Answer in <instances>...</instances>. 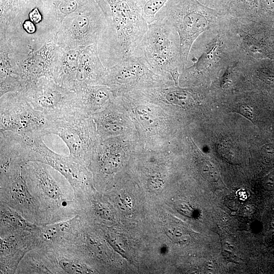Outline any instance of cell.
I'll return each mask as SVG.
<instances>
[{
	"instance_id": "6da1fadb",
	"label": "cell",
	"mask_w": 274,
	"mask_h": 274,
	"mask_svg": "<svg viewBox=\"0 0 274 274\" xmlns=\"http://www.w3.org/2000/svg\"><path fill=\"white\" fill-rule=\"evenodd\" d=\"M111 19L97 43L98 52L108 68L134 54L148 27L133 0H106Z\"/></svg>"
},
{
	"instance_id": "7a4b0ae2",
	"label": "cell",
	"mask_w": 274,
	"mask_h": 274,
	"mask_svg": "<svg viewBox=\"0 0 274 274\" xmlns=\"http://www.w3.org/2000/svg\"><path fill=\"white\" fill-rule=\"evenodd\" d=\"M225 16L197 0H168L156 15V20L172 25L180 38V66L186 67L191 47L203 32L212 29Z\"/></svg>"
},
{
	"instance_id": "3957f363",
	"label": "cell",
	"mask_w": 274,
	"mask_h": 274,
	"mask_svg": "<svg viewBox=\"0 0 274 274\" xmlns=\"http://www.w3.org/2000/svg\"><path fill=\"white\" fill-rule=\"evenodd\" d=\"M142 56L156 73L170 74L180 66V38L176 29L164 21L148 24L135 53Z\"/></svg>"
},
{
	"instance_id": "277c9868",
	"label": "cell",
	"mask_w": 274,
	"mask_h": 274,
	"mask_svg": "<svg viewBox=\"0 0 274 274\" xmlns=\"http://www.w3.org/2000/svg\"><path fill=\"white\" fill-rule=\"evenodd\" d=\"M107 25L104 12L94 1L84 10L64 18L55 36L56 45L65 50L84 49L98 43Z\"/></svg>"
},
{
	"instance_id": "5b68a950",
	"label": "cell",
	"mask_w": 274,
	"mask_h": 274,
	"mask_svg": "<svg viewBox=\"0 0 274 274\" xmlns=\"http://www.w3.org/2000/svg\"><path fill=\"white\" fill-rule=\"evenodd\" d=\"M50 120L35 109L22 92H9L1 97L0 131L19 134L39 132L48 135Z\"/></svg>"
},
{
	"instance_id": "8992f818",
	"label": "cell",
	"mask_w": 274,
	"mask_h": 274,
	"mask_svg": "<svg viewBox=\"0 0 274 274\" xmlns=\"http://www.w3.org/2000/svg\"><path fill=\"white\" fill-rule=\"evenodd\" d=\"M20 136L25 145L27 162L38 161L51 166L67 179L76 194H80L88 184L84 165L70 155H60L52 151L44 143V135L33 132Z\"/></svg>"
},
{
	"instance_id": "52a82bcc",
	"label": "cell",
	"mask_w": 274,
	"mask_h": 274,
	"mask_svg": "<svg viewBox=\"0 0 274 274\" xmlns=\"http://www.w3.org/2000/svg\"><path fill=\"white\" fill-rule=\"evenodd\" d=\"M24 93L33 108L50 120L82 111L76 92L57 84L52 78L42 77Z\"/></svg>"
},
{
	"instance_id": "ba28073f",
	"label": "cell",
	"mask_w": 274,
	"mask_h": 274,
	"mask_svg": "<svg viewBox=\"0 0 274 274\" xmlns=\"http://www.w3.org/2000/svg\"><path fill=\"white\" fill-rule=\"evenodd\" d=\"M88 115L80 110L62 119L50 120L48 134L59 136L65 143L70 155L83 165L87 164L93 150L95 135Z\"/></svg>"
},
{
	"instance_id": "9c48e42d",
	"label": "cell",
	"mask_w": 274,
	"mask_h": 274,
	"mask_svg": "<svg viewBox=\"0 0 274 274\" xmlns=\"http://www.w3.org/2000/svg\"><path fill=\"white\" fill-rule=\"evenodd\" d=\"M154 73L143 56L131 55L107 68L102 85L109 86L113 92L122 87L153 80Z\"/></svg>"
},
{
	"instance_id": "30bf717a",
	"label": "cell",
	"mask_w": 274,
	"mask_h": 274,
	"mask_svg": "<svg viewBox=\"0 0 274 274\" xmlns=\"http://www.w3.org/2000/svg\"><path fill=\"white\" fill-rule=\"evenodd\" d=\"M47 165L38 161H29L24 164L27 184L37 190L49 206L67 207L71 201L65 198L60 184Z\"/></svg>"
},
{
	"instance_id": "8fae6325",
	"label": "cell",
	"mask_w": 274,
	"mask_h": 274,
	"mask_svg": "<svg viewBox=\"0 0 274 274\" xmlns=\"http://www.w3.org/2000/svg\"><path fill=\"white\" fill-rule=\"evenodd\" d=\"M83 49L65 50L57 46L52 63V78L57 84L75 91L79 59Z\"/></svg>"
},
{
	"instance_id": "7c38bea8",
	"label": "cell",
	"mask_w": 274,
	"mask_h": 274,
	"mask_svg": "<svg viewBox=\"0 0 274 274\" xmlns=\"http://www.w3.org/2000/svg\"><path fill=\"white\" fill-rule=\"evenodd\" d=\"M107 69L100 59L97 43L88 46L83 49L79 57L76 83L102 85Z\"/></svg>"
},
{
	"instance_id": "4fadbf2b",
	"label": "cell",
	"mask_w": 274,
	"mask_h": 274,
	"mask_svg": "<svg viewBox=\"0 0 274 274\" xmlns=\"http://www.w3.org/2000/svg\"><path fill=\"white\" fill-rule=\"evenodd\" d=\"M94 1L40 0L45 15L57 31L66 17L84 10Z\"/></svg>"
},
{
	"instance_id": "5bb4252c",
	"label": "cell",
	"mask_w": 274,
	"mask_h": 274,
	"mask_svg": "<svg viewBox=\"0 0 274 274\" xmlns=\"http://www.w3.org/2000/svg\"><path fill=\"white\" fill-rule=\"evenodd\" d=\"M75 92L82 110L87 115L110 101L113 91L107 85H89L76 83Z\"/></svg>"
},
{
	"instance_id": "9a60e30c",
	"label": "cell",
	"mask_w": 274,
	"mask_h": 274,
	"mask_svg": "<svg viewBox=\"0 0 274 274\" xmlns=\"http://www.w3.org/2000/svg\"><path fill=\"white\" fill-rule=\"evenodd\" d=\"M213 8L228 17L259 20L258 0H215Z\"/></svg>"
},
{
	"instance_id": "2e32d148",
	"label": "cell",
	"mask_w": 274,
	"mask_h": 274,
	"mask_svg": "<svg viewBox=\"0 0 274 274\" xmlns=\"http://www.w3.org/2000/svg\"><path fill=\"white\" fill-rule=\"evenodd\" d=\"M1 227L5 226L11 230L19 231L35 232L37 227L30 224L18 212L3 203L1 205Z\"/></svg>"
},
{
	"instance_id": "e0dca14e",
	"label": "cell",
	"mask_w": 274,
	"mask_h": 274,
	"mask_svg": "<svg viewBox=\"0 0 274 274\" xmlns=\"http://www.w3.org/2000/svg\"><path fill=\"white\" fill-rule=\"evenodd\" d=\"M74 219L57 223L37 227L36 232L40 239L47 244H52L69 235L74 223Z\"/></svg>"
},
{
	"instance_id": "ac0fdd59",
	"label": "cell",
	"mask_w": 274,
	"mask_h": 274,
	"mask_svg": "<svg viewBox=\"0 0 274 274\" xmlns=\"http://www.w3.org/2000/svg\"><path fill=\"white\" fill-rule=\"evenodd\" d=\"M168 0H133L149 24L156 21V15Z\"/></svg>"
},
{
	"instance_id": "d6986e66",
	"label": "cell",
	"mask_w": 274,
	"mask_h": 274,
	"mask_svg": "<svg viewBox=\"0 0 274 274\" xmlns=\"http://www.w3.org/2000/svg\"><path fill=\"white\" fill-rule=\"evenodd\" d=\"M60 268L68 273H91L94 271L86 264L79 260L60 257L57 258Z\"/></svg>"
},
{
	"instance_id": "ffe728a7",
	"label": "cell",
	"mask_w": 274,
	"mask_h": 274,
	"mask_svg": "<svg viewBox=\"0 0 274 274\" xmlns=\"http://www.w3.org/2000/svg\"><path fill=\"white\" fill-rule=\"evenodd\" d=\"M165 233L173 241L177 243H184L187 241L185 231L180 226L169 224L164 227Z\"/></svg>"
},
{
	"instance_id": "44dd1931",
	"label": "cell",
	"mask_w": 274,
	"mask_h": 274,
	"mask_svg": "<svg viewBox=\"0 0 274 274\" xmlns=\"http://www.w3.org/2000/svg\"><path fill=\"white\" fill-rule=\"evenodd\" d=\"M107 239L109 244L118 252L125 256L126 252V245L123 238L114 233L108 234Z\"/></svg>"
},
{
	"instance_id": "7402d4cb",
	"label": "cell",
	"mask_w": 274,
	"mask_h": 274,
	"mask_svg": "<svg viewBox=\"0 0 274 274\" xmlns=\"http://www.w3.org/2000/svg\"><path fill=\"white\" fill-rule=\"evenodd\" d=\"M93 207L95 214L100 218L108 221L113 220L111 210L104 202L99 201H94Z\"/></svg>"
},
{
	"instance_id": "603a6c76",
	"label": "cell",
	"mask_w": 274,
	"mask_h": 274,
	"mask_svg": "<svg viewBox=\"0 0 274 274\" xmlns=\"http://www.w3.org/2000/svg\"><path fill=\"white\" fill-rule=\"evenodd\" d=\"M259 18L265 16H274V0H258Z\"/></svg>"
},
{
	"instance_id": "cb8c5ba5",
	"label": "cell",
	"mask_w": 274,
	"mask_h": 274,
	"mask_svg": "<svg viewBox=\"0 0 274 274\" xmlns=\"http://www.w3.org/2000/svg\"><path fill=\"white\" fill-rule=\"evenodd\" d=\"M175 208L181 214L188 217H191L194 213L193 209L186 202L178 200L174 203Z\"/></svg>"
},
{
	"instance_id": "d4e9b609",
	"label": "cell",
	"mask_w": 274,
	"mask_h": 274,
	"mask_svg": "<svg viewBox=\"0 0 274 274\" xmlns=\"http://www.w3.org/2000/svg\"><path fill=\"white\" fill-rule=\"evenodd\" d=\"M238 113L253 122V108L251 106L243 103L241 104L238 106Z\"/></svg>"
},
{
	"instance_id": "484cf974",
	"label": "cell",
	"mask_w": 274,
	"mask_h": 274,
	"mask_svg": "<svg viewBox=\"0 0 274 274\" xmlns=\"http://www.w3.org/2000/svg\"><path fill=\"white\" fill-rule=\"evenodd\" d=\"M215 0H204V5L213 8Z\"/></svg>"
}]
</instances>
